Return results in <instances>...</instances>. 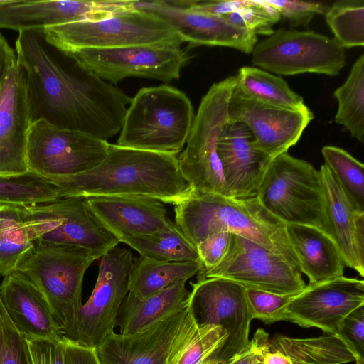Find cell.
I'll return each mask as SVG.
<instances>
[{
	"label": "cell",
	"instance_id": "46",
	"mask_svg": "<svg viewBox=\"0 0 364 364\" xmlns=\"http://www.w3.org/2000/svg\"><path fill=\"white\" fill-rule=\"evenodd\" d=\"M64 342L65 364H100L95 348L86 347L67 339H64Z\"/></svg>",
	"mask_w": 364,
	"mask_h": 364
},
{
	"label": "cell",
	"instance_id": "11",
	"mask_svg": "<svg viewBox=\"0 0 364 364\" xmlns=\"http://www.w3.org/2000/svg\"><path fill=\"white\" fill-rule=\"evenodd\" d=\"M251 54L255 67L282 75L334 76L346 64L345 50L333 38L309 31H274L256 43Z\"/></svg>",
	"mask_w": 364,
	"mask_h": 364
},
{
	"label": "cell",
	"instance_id": "4",
	"mask_svg": "<svg viewBox=\"0 0 364 364\" xmlns=\"http://www.w3.org/2000/svg\"><path fill=\"white\" fill-rule=\"evenodd\" d=\"M100 258L85 248L36 240L16 268L42 292L64 339L77 342L84 276Z\"/></svg>",
	"mask_w": 364,
	"mask_h": 364
},
{
	"label": "cell",
	"instance_id": "48",
	"mask_svg": "<svg viewBox=\"0 0 364 364\" xmlns=\"http://www.w3.org/2000/svg\"><path fill=\"white\" fill-rule=\"evenodd\" d=\"M259 358V353L257 346L252 339L247 348L227 364H256Z\"/></svg>",
	"mask_w": 364,
	"mask_h": 364
},
{
	"label": "cell",
	"instance_id": "47",
	"mask_svg": "<svg viewBox=\"0 0 364 364\" xmlns=\"http://www.w3.org/2000/svg\"><path fill=\"white\" fill-rule=\"evenodd\" d=\"M16 62L14 50L0 33V90L13 65Z\"/></svg>",
	"mask_w": 364,
	"mask_h": 364
},
{
	"label": "cell",
	"instance_id": "26",
	"mask_svg": "<svg viewBox=\"0 0 364 364\" xmlns=\"http://www.w3.org/2000/svg\"><path fill=\"white\" fill-rule=\"evenodd\" d=\"M252 339L264 364H344L357 360L351 348L336 334L271 338L263 329H258Z\"/></svg>",
	"mask_w": 364,
	"mask_h": 364
},
{
	"label": "cell",
	"instance_id": "32",
	"mask_svg": "<svg viewBox=\"0 0 364 364\" xmlns=\"http://www.w3.org/2000/svg\"><path fill=\"white\" fill-rule=\"evenodd\" d=\"M37 237L21 215L20 205L0 204V276L16 270Z\"/></svg>",
	"mask_w": 364,
	"mask_h": 364
},
{
	"label": "cell",
	"instance_id": "45",
	"mask_svg": "<svg viewBox=\"0 0 364 364\" xmlns=\"http://www.w3.org/2000/svg\"><path fill=\"white\" fill-rule=\"evenodd\" d=\"M247 2L248 0H183L184 6L190 10L218 16L240 10Z\"/></svg>",
	"mask_w": 364,
	"mask_h": 364
},
{
	"label": "cell",
	"instance_id": "2",
	"mask_svg": "<svg viewBox=\"0 0 364 364\" xmlns=\"http://www.w3.org/2000/svg\"><path fill=\"white\" fill-rule=\"evenodd\" d=\"M53 183L60 188L61 197L136 196L174 205L192 191L177 155L113 144L96 166Z\"/></svg>",
	"mask_w": 364,
	"mask_h": 364
},
{
	"label": "cell",
	"instance_id": "22",
	"mask_svg": "<svg viewBox=\"0 0 364 364\" xmlns=\"http://www.w3.org/2000/svg\"><path fill=\"white\" fill-rule=\"evenodd\" d=\"M218 154L232 197H256L272 159L256 147L247 126L240 122H227L219 138Z\"/></svg>",
	"mask_w": 364,
	"mask_h": 364
},
{
	"label": "cell",
	"instance_id": "12",
	"mask_svg": "<svg viewBox=\"0 0 364 364\" xmlns=\"http://www.w3.org/2000/svg\"><path fill=\"white\" fill-rule=\"evenodd\" d=\"M20 208L37 240L85 248L100 257L119 242L93 213L87 198L59 197Z\"/></svg>",
	"mask_w": 364,
	"mask_h": 364
},
{
	"label": "cell",
	"instance_id": "3",
	"mask_svg": "<svg viewBox=\"0 0 364 364\" xmlns=\"http://www.w3.org/2000/svg\"><path fill=\"white\" fill-rule=\"evenodd\" d=\"M174 210L176 225L195 247L209 235L225 231L264 247L301 272L285 225L256 197L236 198L192 191Z\"/></svg>",
	"mask_w": 364,
	"mask_h": 364
},
{
	"label": "cell",
	"instance_id": "13",
	"mask_svg": "<svg viewBox=\"0 0 364 364\" xmlns=\"http://www.w3.org/2000/svg\"><path fill=\"white\" fill-rule=\"evenodd\" d=\"M63 54L80 68L112 84L129 77L165 82L176 80L191 58L181 46L175 45L85 48Z\"/></svg>",
	"mask_w": 364,
	"mask_h": 364
},
{
	"label": "cell",
	"instance_id": "16",
	"mask_svg": "<svg viewBox=\"0 0 364 364\" xmlns=\"http://www.w3.org/2000/svg\"><path fill=\"white\" fill-rule=\"evenodd\" d=\"M100 259L95 286L78 317L77 343L90 348H95L114 331L118 311L129 292L134 265L131 251L117 245Z\"/></svg>",
	"mask_w": 364,
	"mask_h": 364
},
{
	"label": "cell",
	"instance_id": "5",
	"mask_svg": "<svg viewBox=\"0 0 364 364\" xmlns=\"http://www.w3.org/2000/svg\"><path fill=\"white\" fill-rule=\"evenodd\" d=\"M194 117L191 101L178 89L168 85L143 87L132 98L116 144L177 155Z\"/></svg>",
	"mask_w": 364,
	"mask_h": 364
},
{
	"label": "cell",
	"instance_id": "23",
	"mask_svg": "<svg viewBox=\"0 0 364 364\" xmlns=\"http://www.w3.org/2000/svg\"><path fill=\"white\" fill-rule=\"evenodd\" d=\"M0 299L14 326L27 339H63L60 327L42 292L17 272L0 284Z\"/></svg>",
	"mask_w": 364,
	"mask_h": 364
},
{
	"label": "cell",
	"instance_id": "17",
	"mask_svg": "<svg viewBox=\"0 0 364 364\" xmlns=\"http://www.w3.org/2000/svg\"><path fill=\"white\" fill-rule=\"evenodd\" d=\"M314 117L306 105L297 109L269 105L246 97L235 87L228 109V122L246 125L256 147L272 159L294 146Z\"/></svg>",
	"mask_w": 364,
	"mask_h": 364
},
{
	"label": "cell",
	"instance_id": "10",
	"mask_svg": "<svg viewBox=\"0 0 364 364\" xmlns=\"http://www.w3.org/2000/svg\"><path fill=\"white\" fill-rule=\"evenodd\" d=\"M109 144L79 131L58 128L43 119L31 123L27 145L28 172L50 183L98 165Z\"/></svg>",
	"mask_w": 364,
	"mask_h": 364
},
{
	"label": "cell",
	"instance_id": "28",
	"mask_svg": "<svg viewBox=\"0 0 364 364\" xmlns=\"http://www.w3.org/2000/svg\"><path fill=\"white\" fill-rule=\"evenodd\" d=\"M186 282H178L144 299L129 292L117 317L119 333L129 335L141 331L187 306L190 291Z\"/></svg>",
	"mask_w": 364,
	"mask_h": 364
},
{
	"label": "cell",
	"instance_id": "33",
	"mask_svg": "<svg viewBox=\"0 0 364 364\" xmlns=\"http://www.w3.org/2000/svg\"><path fill=\"white\" fill-rule=\"evenodd\" d=\"M338 102L335 122L364 142V55L353 63L346 81L333 92Z\"/></svg>",
	"mask_w": 364,
	"mask_h": 364
},
{
	"label": "cell",
	"instance_id": "20",
	"mask_svg": "<svg viewBox=\"0 0 364 364\" xmlns=\"http://www.w3.org/2000/svg\"><path fill=\"white\" fill-rule=\"evenodd\" d=\"M134 7L152 13L169 23L182 42L194 46H221L252 53L257 36L240 28L223 16L187 9L183 0L136 1Z\"/></svg>",
	"mask_w": 364,
	"mask_h": 364
},
{
	"label": "cell",
	"instance_id": "14",
	"mask_svg": "<svg viewBox=\"0 0 364 364\" xmlns=\"http://www.w3.org/2000/svg\"><path fill=\"white\" fill-rule=\"evenodd\" d=\"M188 304L199 325L220 326L226 340L213 364H227L250 343L249 331L253 319L245 288L232 281L210 277L191 283Z\"/></svg>",
	"mask_w": 364,
	"mask_h": 364
},
{
	"label": "cell",
	"instance_id": "6",
	"mask_svg": "<svg viewBox=\"0 0 364 364\" xmlns=\"http://www.w3.org/2000/svg\"><path fill=\"white\" fill-rule=\"evenodd\" d=\"M40 33L48 45L62 53L85 48L181 46L183 43L178 32L169 23L135 7L99 21L48 26Z\"/></svg>",
	"mask_w": 364,
	"mask_h": 364
},
{
	"label": "cell",
	"instance_id": "25",
	"mask_svg": "<svg viewBox=\"0 0 364 364\" xmlns=\"http://www.w3.org/2000/svg\"><path fill=\"white\" fill-rule=\"evenodd\" d=\"M319 172L329 235L336 243L346 266L364 276V212L358 211L324 164Z\"/></svg>",
	"mask_w": 364,
	"mask_h": 364
},
{
	"label": "cell",
	"instance_id": "31",
	"mask_svg": "<svg viewBox=\"0 0 364 364\" xmlns=\"http://www.w3.org/2000/svg\"><path fill=\"white\" fill-rule=\"evenodd\" d=\"M119 241L135 250L141 258L162 262L199 261L196 247L172 221L154 234L124 237Z\"/></svg>",
	"mask_w": 364,
	"mask_h": 364
},
{
	"label": "cell",
	"instance_id": "18",
	"mask_svg": "<svg viewBox=\"0 0 364 364\" xmlns=\"http://www.w3.org/2000/svg\"><path fill=\"white\" fill-rule=\"evenodd\" d=\"M362 305H364L363 280L342 276L306 285L286 306L284 320L337 335L342 320Z\"/></svg>",
	"mask_w": 364,
	"mask_h": 364
},
{
	"label": "cell",
	"instance_id": "34",
	"mask_svg": "<svg viewBox=\"0 0 364 364\" xmlns=\"http://www.w3.org/2000/svg\"><path fill=\"white\" fill-rule=\"evenodd\" d=\"M333 39L344 49L364 46V1H334L325 13Z\"/></svg>",
	"mask_w": 364,
	"mask_h": 364
},
{
	"label": "cell",
	"instance_id": "42",
	"mask_svg": "<svg viewBox=\"0 0 364 364\" xmlns=\"http://www.w3.org/2000/svg\"><path fill=\"white\" fill-rule=\"evenodd\" d=\"M231 235L225 231L216 232L196 246L201 266L197 275L213 269L223 260L228 252Z\"/></svg>",
	"mask_w": 364,
	"mask_h": 364
},
{
	"label": "cell",
	"instance_id": "7",
	"mask_svg": "<svg viewBox=\"0 0 364 364\" xmlns=\"http://www.w3.org/2000/svg\"><path fill=\"white\" fill-rule=\"evenodd\" d=\"M256 198L284 225L313 226L329 235L321 174L307 161L287 152L272 159Z\"/></svg>",
	"mask_w": 364,
	"mask_h": 364
},
{
	"label": "cell",
	"instance_id": "15",
	"mask_svg": "<svg viewBox=\"0 0 364 364\" xmlns=\"http://www.w3.org/2000/svg\"><path fill=\"white\" fill-rule=\"evenodd\" d=\"M218 277L245 289L282 295H296L305 287L301 272L264 247L232 234L228 252L215 267L198 275L197 280Z\"/></svg>",
	"mask_w": 364,
	"mask_h": 364
},
{
	"label": "cell",
	"instance_id": "21",
	"mask_svg": "<svg viewBox=\"0 0 364 364\" xmlns=\"http://www.w3.org/2000/svg\"><path fill=\"white\" fill-rule=\"evenodd\" d=\"M31 123L26 77L16 61L0 90V177L28 173L27 145Z\"/></svg>",
	"mask_w": 364,
	"mask_h": 364
},
{
	"label": "cell",
	"instance_id": "29",
	"mask_svg": "<svg viewBox=\"0 0 364 364\" xmlns=\"http://www.w3.org/2000/svg\"><path fill=\"white\" fill-rule=\"evenodd\" d=\"M201 269L199 261L162 262L141 258L130 277L129 292L144 299L180 281H187Z\"/></svg>",
	"mask_w": 364,
	"mask_h": 364
},
{
	"label": "cell",
	"instance_id": "39",
	"mask_svg": "<svg viewBox=\"0 0 364 364\" xmlns=\"http://www.w3.org/2000/svg\"><path fill=\"white\" fill-rule=\"evenodd\" d=\"M0 364H33L27 339L14 326L1 299Z\"/></svg>",
	"mask_w": 364,
	"mask_h": 364
},
{
	"label": "cell",
	"instance_id": "49",
	"mask_svg": "<svg viewBox=\"0 0 364 364\" xmlns=\"http://www.w3.org/2000/svg\"><path fill=\"white\" fill-rule=\"evenodd\" d=\"M356 364H364V359H358L356 360Z\"/></svg>",
	"mask_w": 364,
	"mask_h": 364
},
{
	"label": "cell",
	"instance_id": "27",
	"mask_svg": "<svg viewBox=\"0 0 364 364\" xmlns=\"http://www.w3.org/2000/svg\"><path fill=\"white\" fill-rule=\"evenodd\" d=\"M290 245L299 260L301 272L317 284L343 276L342 255L332 237L317 228L285 225Z\"/></svg>",
	"mask_w": 364,
	"mask_h": 364
},
{
	"label": "cell",
	"instance_id": "36",
	"mask_svg": "<svg viewBox=\"0 0 364 364\" xmlns=\"http://www.w3.org/2000/svg\"><path fill=\"white\" fill-rule=\"evenodd\" d=\"M61 197L59 187L33 174L0 177V204L26 205Z\"/></svg>",
	"mask_w": 364,
	"mask_h": 364
},
{
	"label": "cell",
	"instance_id": "8",
	"mask_svg": "<svg viewBox=\"0 0 364 364\" xmlns=\"http://www.w3.org/2000/svg\"><path fill=\"white\" fill-rule=\"evenodd\" d=\"M235 76L213 83L202 97L186 146L178 157L180 170L193 191L232 197L218 154V144L228 122Z\"/></svg>",
	"mask_w": 364,
	"mask_h": 364
},
{
	"label": "cell",
	"instance_id": "1",
	"mask_svg": "<svg viewBox=\"0 0 364 364\" xmlns=\"http://www.w3.org/2000/svg\"><path fill=\"white\" fill-rule=\"evenodd\" d=\"M40 33L18 32L16 61L26 82L31 122L89 134L107 141L120 132L132 98L122 90L77 65L65 68Z\"/></svg>",
	"mask_w": 364,
	"mask_h": 364
},
{
	"label": "cell",
	"instance_id": "44",
	"mask_svg": "<svg viewBox=\"0 0 364 364\" xmlns=\"http://www.w3.org/2000/svg\"><path fill=\"white\" fill-rule=\"evenodd\" d=\"M33 364H65V342L62 340H27Z\"/></svg>",
	"mask_w": 364,
	"mask_h": 364
},
{
	"label": "cell",
	"instance_id": "40",
	"mask_svg": "<svg viewBox=\"0 0 364 364\" xmlns=\"http://www.w3.org/2000/svg\"><path fill=\"white\" fill-rule=\"evenodd\" d=\"M245 295L252 318L266 324L284 320V310L295 295H282L262 290L246 289Z\"/></svg>",
	"mask_w": 364,
	"mask_h": 364
},
{
	"label": "cell",
	"instance_id": "37",
	"mask_svg": "<svg viewBox=\"0 0 364 364\" xmlns=\"http://www.w3.org/2000/svg\"><path fill=\"white\" fill-rule=\"evenodd\" d=\"M227 336L218 326L199 325L194 336L173 364H213Z\"/></svg>",
	"mask_w": 364,
	"mask_h": 364
},
{
	"label": "cell",
	"instance_id": "41",
	"mask_svg": "<svg viewBox=\"0 0 364 364\" xmlns=\"http://www.w3.org/2000/svg\"><path fill=\"white\" fill-rule=\"evenodd\" d=\"M275 8L281 17L287 19L293 26H306L316 14H323L328 9L323 2L296 0H264Z\"/></svg>",
	"mask_w": 364,
	"mask_h": 364
},
{
	"label": "cell",
	"instance_id": "24",
	"mask_svg": "<svg viewBox=\"0 0 364 364\" xmlns=\"http://www.w3.org/2000/svg\"><path fill=\"white\" fill-rule=\"evenodd\" d=\"M101 223L118 240L157 232L171 223L162 202L149 197L111 196L87 198Z\"/></svg>",
	"mask_w": 364,
	"mask_h": 364
},
{
	"label": "cell",
	"instance_id": "19",
	"mask_svg": "<svg viewBox=\"0 0 364 364\" xmlns=\"http://www.w3.org/2000/svg\"><path fill=\"white\" fill-rule=\"evenodd\" d=\"M133 6V0L0 1V28L41 33L48 26L102 20Z\"/></svg>",
	"mask_w": 364,
	"mask_h": 364
},
{
	"label": "cell",
	"instance_id": "35",
	"mask_svg": "<svg viewBox=\"0 0 364 364\" xmlns=\"http://www.w3.org/2000/svg\"><path fill=\"white\" fill-rule=\"evenodd\" d=\"M325 164L355 208L364 212V165L344 149L326 146L322 148Z\"/></svg>",
	"mask_w": 364,
	"mask_h": 364
},
{
	"label": "cell",
	"instance_id": "9",
	"mask_svg": "<svg viewBox=\"0 0 364 364\" xmlns=\"http://www.w3.org/2000/svg\"><path fill=\"white\" fill-rule=\"evenodd\" d=\"M188 303L132 334L114 331L95 347L100 364H173L198 328Z\"/></svg>",
	"mask_w": 364,
	"mask_h": 364
},
{
	"label": "cell",
	"instance_id": "38",
	"mask_svg": "<svg viewBox=\"0 0 364 364\" xmlns=\"http://www.w3.org/2000/svg\"><path fill=\"white\" fill-rule=\"evenodd\" d=\"M234 26L255 33L270 36L272 26L281 19L279 11L264 0H248L240 10L224 16Z\"/></svg>",
	"mask_w": 364,
	"mask_h": 364
},
{
	"label": "cell",
	"instance_id": "30",
	"mask_svg": "<svg viewBox=\"0 0 364 364\" xmlns=\"http://www.w3.org/2000/svg\"><path fill=\"white\" fill-rule=\"evenodd\" d=\"M235 80V87L252 100L289 109L305 105L303 97L293 91L282 77L257 67L240 68Z\"/></svg>",
	"mask_w": 364,
	"mask_h": 364
},
{
	"label": "cell",
	"instance_id": "43",
	"mask_svg": "<svg viewBox=\"0 0 364 364\" xmlns=\"http://www.w3.org/2000/svg\"><path fill=\"white\" fill-rule=\"evenodd\" d=\"M337 335L354 352L357 360L364 359V305L349 313L342 320Z\"/></svg>",
	"mask_w": 364,
	"mask_h": 364
}]
</instances>
